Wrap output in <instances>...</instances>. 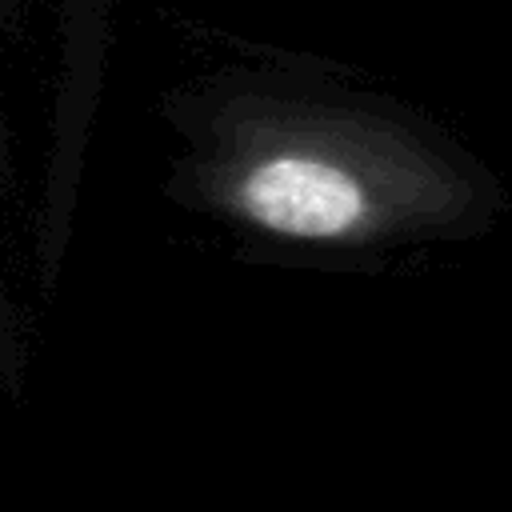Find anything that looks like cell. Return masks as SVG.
<instances>
[{
  "label": "cell",
  "instance_id": "obj_1",
  "mask_svg": "<svg viewBox=\"0 0 512 512\" xmlns=\"http://www.w3.org/2000/svg\"><path fill=\"white\" fill-rule=\"evenodd\" d=\"M244 212L284 236L324 240L344 236L364 220V192L356 176L316 156H272L240 184Z\"/></svg>",
  "mask_w": 512,
  "mask_h": 512
}]
</instances>
